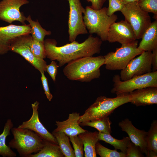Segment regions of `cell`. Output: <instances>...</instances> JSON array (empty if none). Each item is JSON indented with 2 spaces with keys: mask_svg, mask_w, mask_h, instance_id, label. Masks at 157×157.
Instances as JSON below:
<instances>
[{
  "mask_svg": "<svg viewBox=\"0 0 157 157\" xmlns=\"http://www.w3.org/2000/svg\"><path fill=\"white\" fill-rule=\"evenodd\" d=\"M118 125L122 131L127 134L130 141L139 146L143 154H144L147 156V150L146 137L147 132L144 130H140L136 128L128 118H125L119 122Z\"/></svg>",
  "mask_w": 157,
  "mask_h": 157,
  "instance_id": "cell-16",
  "label": "cell"
},
{
  "mask_svg": "<svg viewBox=\"0 0 157 157\" xmlns=\"http://www.w3.org/2000/svg\"><path fill=\"white\" fill-rule=\"evenodd\" d=\"M98 138L99 140L103 141L113 146L115 149H119L126 155L127 146L130 140L129 137H124L122 140H118L113 137L110 134L99 132Z\"/></svg>",
  "mask_w": 157,
  "mask_h": 157,
  "instance_id": "cell-24",
  "label": "cell"
},
{
  "mask_svg": "<svg viewBox=\"0 0 157 157\" xmlns=\"http://www.w3.org/2000/svg\"><path fill=\"white\" fill-rule=\"evenodd\" d=\"M140 56L132 59L121 70V80L125 81L152 72V52L143 51Z\"/></svg>",
  "mask_w": 157,
  "mask_h": 157,
  "instance_id": "cell-11",
  "label": "cell"
},
{
  "mask_svg": "<svg viewBox=\"0 0 157 157\" xmlns=\"http://www.w3.org/2000/svg\"><path fill=\"white\" fill-rule=\"evenodd\" d=\"M102 42L99 38L90 34L81 43L75 40L59 47L56 40L47 38L44 44L46 57L52 61L57 60L61 67L76 60L99 53Z\"/></svg>",
  "mask_w": 157,
  "mask_h": 157,
  "instance_id": "cell-1",
  "label": "cell"
},
{
  "mask_svg": "<svg viewBox=\"0 0 157 157\" xmlns=\"http://www.w3.org/2000/svg\"><path fill=\"white\" fill-rule=\"evenodd\" d=\"M138 48L140 51L152 52L157 48V20L151 22L143 34Z\"/></svg>",
  "mask_w": 157,
  "mask_h": 157,
  "instance_id": "cell-19",
  "label": "cell"
},
{
  "mask_svg": "<svg viewBox=\"0 0 157 157\" xmlns=\"http://www.w3.org/2000/svg\"><path fill=\"white\" fill-rule=\"evenodd\" d=\"M141 9L154 15V18L157 20V0H139L138 2Z\"/></svg>",
  "mask_w": 157,
  "mask_h": 157,
  "instance_id": "cell-30",
  "label": "cell"
},
{
  "mask_svg": "<svg viewBox=\"0 0 157 157\" xmlns=\"http://www.w3.org/2000/svg\"><path fill=\"white\" fill-rule=\"evenodd\" d=\"M129 94L132 97L130 102L136 106L157 104V87L138 89Z\"/></svg>",
  "mask_w": 157,
  "mask_h": 157,
  "instance_id": "cell-18",
  "label": "cell"
},
{
  "mask_svg": "<svg viewBox=\"0 0 157 157\" xmlns=\"http://www.w3.org/2000/svg\"><path fill=\"white\" fill-rule=\"evenodd\" d=\"M29 3L28 0H2L0 1V20L9 24L17 21L25 24L26 17L20 9Z\"/></svg>",
  "mask_w": 157,
  "mask_h": 157,
  "instance_id": "cell-12",
  "label": "cell"
},
{
  "mask_svg": "<svg viewBox=\"0 0 157 157\" xmlns=\"http://www.w3.org/2000/svg\"><path fill=\"white\" fill-rule=\"evenodd\" d=\"M31 37L30 34L17 37L13 41L10 51L22 56L40 73H44L46 72L47 63L44 59L36 57L32 52L29 46V42Z\"/></svg>",
  "mask_w": 157,
  "mask_h": 157,
  "instance_id": "cell-10",
  "label": "cell"
},
{
  "mask_svg": "<svg viewBox=\"0 0 157 157\" xmlns=\"http://www.w3.org/2000/svg\"><path fill=\"white\" fill-rule=\"evenodd\" d=\"M140 148L130 140L126 148V157H144Z\"/></svg>",
  "mask_w": 157,
  "mask_h": 157,
  "instance_id": "cell-32",
  "label": "cell"
},
{
  "mask_svg": "<svg viewBox=\"0 0 157 157\" xmlns=\"http://www.w3.org/2000/svg\"><path fill=\"white\" fill-rule=\"evenodd\" d=\"M85 9L83 20L88 32L90 34H96L102 41H107L110 27L116 22L117 16L115 14L108 16L106 7L96 10L87 6Z\"/></svg>",
  "mask_w": 157,
  "mask_h": 157,
  "instance_id": "cell-4",
  "label": "cell"
},
{
  "mask_svg": "<svg viewBox=\"0 0 157 157\" xmlns=\"http://www.w3.org/2000/svg\"><path fill=\"white\" fill-rule=\"evenodd\" d=\"M41 79L44 90V93L47 98L49 101H51L53 96L50 91L47 79L44 74V73H41Z\"/></svg>",
  "mask_w": 157,
  "mask_h": 157,
  "instance_id": "cell-35",
  "label": "cell"
},
{
  "mask_svg": "<svg viewBox=\"0 0 157 157\" xmlns=\"http://www.w3.org/2000/svg\"><path fill=\"white\" fill-rule=\"evenodd\" d=\"M109 5L107 9V15L111 16L114 13L118 11H121L125 4L122 0H108Z\"/></svg>",
  "mask_w": 157,
  "mask_h": 157,
  "instance_id": "cell-33",
  "label": "cell"
},
{
  "mask_svg": "<svg viewBox=\"0 0 157 157\" xmlns=\"http://www.w3.org/2000/svg\"><path fill=\"white\" fill-rule=\"evenodd\" d=\"M31 33V27L29 24H11L0 26V55L6 54L10 51L11 45L16 37Z\"/></svg>",
  "mask_w": 157,
  "mask_h": 157,
  "instance_id": "cell-13",
  "label": "cell"
},
{
  "mask_svg": "<svg viewBox=\"0 0 157 157\" xmlns=\"http://www.w3.org/2000/svg\"><path fill=\"white\" fill-rule=\"evenodd\" d=\"M61 151L65 157H75L74 149L69 142V137L63 132L53 131Z\"/></svg>",
  "mask_w": 157,
  "mask_h": 157,
  "instance_id": "cell-23",
  "label": "cell"
},
{
  "mask_svg": "<svg viewBox=\"0 0 157 157\" xmlns=\"http://www.w3.org/2000/svg\"><path fill=\"white\" fill-rule=\"evenodd\" d=\"M122 2H123L124 4H126L127 3L135 2H138L139 0H122Z\"/></svg>",
  "mask_w": 157,
  "mask_h": 157,
  "instance_id": "cell-38",
  "label": "cell"
},
{
  "mask_svg": "<svg viewBox=\"0 0 157 157\" xmlns=\"http://www.w3.org/2000/svg\"><path fill=\"white\" fill-rule=\"evenodd\" d=\"M44 140L42 148L38 152L31 154L28 157H63L58 144Z\"/></svg>",
  "mask_w": 157,
  "mask_h": 157,
  "instance_id": "cell-22",
  "label": "cell"
},
{
  "mask_svg": "<svg viewBox=\"0 0 157 157\" xmlns=\"http://www.w3.org/2000/svg\"><path fill=\"white\" fill-rule=\"evenodd\" d=\"M120 11L131 25L136 39H141L151 23L149 13L141 9L137 2L125 4Z\"/></svg>",
  "mask_w": 157,
  "mask_h": 157,
  "instance_id": "cell-8",
  "label": "cell"
},
{
  "mask_svg": "<svg viewBox=\"0 0 157 157\" xmlns=\"http://www.w3.org/2000/svg\"><path fill=\"white\" fill-rule=\"evenodd\" d=\"M88 2H90V6L93 9L98 10L101 9L106 0H86Z\"/></svg>",
  "mask_w": 157,
  "mask_h": 157,
  "instance_id": "cell-36",
  "label": "cell"
},
{
  "mask_svg": "<svg viewBox=\"0 0 157 157\" xmlns=\"http://www.w3.org/2000/svg\"><path fill=\"white\" fill-rule=\"evenodd\" d=\"M13 127L10 119H8L5 123L3 131L0 134V155L3 157H15L16 154L6 143V138L10 134V131Z\"/></svg>",
  "mask_w": 157,
  "mask_h": 157,
  "instance_id": "cell-21",
  "label": "cell"
},
{
  "mask_svg": "<svg viewBox=\"0 0 157 157\" xmlns=\"http://www.w3.org/2000/svg\"><path fill=\"white\" fill-rule=\"evenodd\" d=\"M29 46L32 52L36 57L42 59L47 58L44 43L32 37L29 42Z\"/></svg>",
  "mask_w": 157,
  "mask_h": 157,
  "instance_id": "cell-28",
  "label": "cell"
},
{
  "mask_svg": "<svg viewBox=\"0 0 157 157\" xmlns=\"http://www.w3.org/2000/svg\"><path fill=\"white\" fill-rule=\"evenodd\" d=\"M11 131L13 138L8 146L16 149L21 157H28L33 153H36L44 146V140L30 130L13 127Z\"/></svg>",
  "mask_w": 157,
  "mask_h": 157,
  "instance_id": "cell-5",
  "label": "cell"
},
{
  "mask_svg": "<svg viewBox=\"0 0 157 157\" xmlns=\"http://www.w3.org/2000/svg\"><path fill=\"white\" fill-rule=\"evenodd\" d=\"M112 122L108 116L101 119L86 121L79 124L82 126H88L97 129L99 132L108 134L112 132L111 125Z\"/></svg>",
  "mask_w": 157,
  "mask_h": 157,
  "instance_id": "cell-26",
  "label": "cell"
},
{
  "mask_svg": "<svg viewBox=\"0 0 157 157\" xmlns=\"http://www.w3.org/2000/svg\"><path fill=\"white\" fill-rule=\"evenodd\" d=\"M157 70V48L153 50L152 52V72Z\"/></svg>",
  "mask_w": 157,
  "mask_h": 157,
  "instance_id": "cell-37",
  "label": "cell"
},
{
  "mask_svg": "<svg viewBox=\"0 0 157 157\" xmlns=\"http://www.w3.org/2000/svg\"><path fill=\"white\" fill-rule=\"evenodd\" d=\"M133 28L126 20L115 22L109 29L107 41L118 42L122 44H129L136 40Z\"/></svg>",
  "mask_w": 157,
  "mask_h": 157,
  "instance_id": "cell-14",
  "label": "cell"
},
{
  "mask_svg": "<svg viewBox=\"0 0 157 157\" xmlns=\"http://www.w3.org/2000/svg\"><path fill=\"white\" fill-rule=\"evenodd\" d=\"M104 63L102 56L84 57L68 63L63 72L69 80L89 82L100 77V68Z\"/></svg>",
  "mask_w": 157,
  "mask_h": 157,
  "instance_id": "cell-2",
  "label": "cell"
},
{
  "mask_svg": "<svg viewBox=\"0 0 157 157\" xmlns=\"http://www.w3.org/2000/svg\"><path fill=\"white\" fill-rule=\"evenodd\" d=\"M71 142L76 157L84 156L83 144L81 139L78 135L69 137Z\"/></svg>",
  "mask_w": 157,
  "mask_h": 157,
  "instance_id": "cell-31",
  "label": "cell"
},
{
  "mask_svg": "<svg viewBox=\"0 0 157 157\" xmlns=\"http://www.w3.org/2000/svg\"><path fill=\"white\" fill-rule=\"evenodd\" d=\"M95 150L96 154L101 157H126V155L123 153L119 152L115 149H108L98 142L96 144Z\"/></svg>",
  "mask_w": 157,
  "mask_h": 157,
  "instance_id": "cell-29",
  "label": "cell"
},
{
  "mask_svg": "<svg viewBox=\"0 0 157 157\" xmlns=\"http://www.w3.org/2000/svg\"><path fill=\"white\" fill-rule=\"evenodd\" d=\"M136 40L129 44H122L115 52H109L104 56L106 69L110 70H122L130 61L143 51L138 48Z\"/></svg>",
  "mask_w": 157,
  "mask_h": 157,
  "instance_id": "cell-6",
  "label": "cell"
},
{
  "mask_svg": "<svg viewBox=\"0 0 157 157\" xmlns=\"http://www.w3.org/2000/svg\"><path fill=\"white\" fill-rule=\"evenodd\" d=\"M99 132L88 131L82 133L78 136L82 140L83 144L84 156L85 157H96V144L99 140Z\"/></svg>",
  "mask_w": 157,
  "mask_h": 157,
  "instance_id": "cell-20",
  "label": "cell"
},
{
  "mask_svg": "<svg viewBox=\"0 0 157 157\" xmlns=\"http://www.w3.org/2000/svg\"><path fill=\"white\" fill-rule=\"evenodd\" d=\"M146 143L147 152L149 151H152L157 153V120H154L152 121L150 129L147 132L146 137Z\"/></svg>",
  "mask_w": 157,
  "mask_h": 157,
  "instance_id": "cell-27",
  "label": "cell"
},
{
  "mask_svg": "<svg viewBox=\"0 0 157 157\" xmlns=\"http://www.w3.org/2000/svg\"><path fill=\"white\" fill-rule=\"evenodd\" d=\"M79 113L73 112L69 114L68 118L62 121H56L57 128L53 131L64 133L69 137L78 135L88 131L82 128L78 121Z\"/></svg>",
  "mask_w": 157,
  "mask_h": 157,
  "instance_id": "cell-17",
  "label": "cell"
},
{
  "mask_svg": "<svg viewBox=\"0 0 157 157\" xmlns=\"http://www.w3.org/2000/svg\"><path fill=\"white\" fill-rule=\"evenodd\" d=\"M132 99L130 94L117 95L113 98L100 96L80 116L78 123L96 120L108 117L117 108L130 102Z\"/></svg>",
  "mask_w": 157,
  "mask_h": 157,
  "instance_id": "cell-3",
  "label": "cell"
},
{
  "mask_svg": "<svg viewBox=\"0 0 157 157\" xmlns=\"http://www.w3.org/2000/svg\"><path fill=\"white\" fill-rule=\"evenodd\" d=\"M58 67L59 66L57 65L56 62L54 60H52L51 63L47 65L46 67V71L54 82L56 81Z\"/></svg>",
  "mask_w": 157,
  "mask_h": 157,
  "instance_id": "cell-34",
  "label": "cell"
},
{
  "mask_svg": "<svg viewBox=\"0 0 157 157\" xmlns=\"http://www.w3.org/2000/svg\"><path fill=\"white\" fill-rule=\"evenodd\" d=\"M26 21L31 27V34L33 38L44 43L45 37L51 34V31H47L42 27L38 20H33L30 15L26 17Z\"/></svg>",
  "mask_w": 157,
  "mask_h": 157,
  "instance_id": "cell-25",
  "label": "cell"
},
{
  "mask_svg": "<svg viewBox=\"0 0 157 157\" xmlns=\"http://www.w3.org/2000/svg\"><path fill=\"white\" fill-rule=\"evenodd\" d=\"M113 87L111 93L117 95L129 94L133 91L149 87H157V71L151 72L125 81H122L120 76L115 75L113 78Z\"/></svg>",
  "mask_w": 157,
  "mask_h": 157,
  "instance_id": "cell-7",
  "label": "cell"
},
{
  "mask_svg": "<svg viewBox=\"0 0 157 157\" xmlns=\"http://www.w3.org/2000/svg\"><path fill=\"white\" fill-rule=\"evenodd\" d=\"M39 105V102L37 101L31 104L33 113L31 117L28 120L23 122L17 127L30 130L37 134L43 140L58 144L56 138L40 120L38 111Z\"/></svg>",
  "mask_w": 157,
  "mask_h": 157,
  "instance_id": "cell-15",
  "label": "cell"
},
{
  "mask_svg": "<svg viewBox=\"0 0 157 157\" xmlns=\"http://www.w3.org/2000/svg\"><path fill=\"white\" fill-rule=\"evenodd\" d=\"M69 10L68 20V33L70 42L75 41L78 36L86 34L88 32L83 20L85 9L80 0H67Z\"/></svg>",
  "mask_w": 157,
  "mask_h": 157,
  "instance_id": "cell-9",
  "label": "cell"
}]
</instances>
